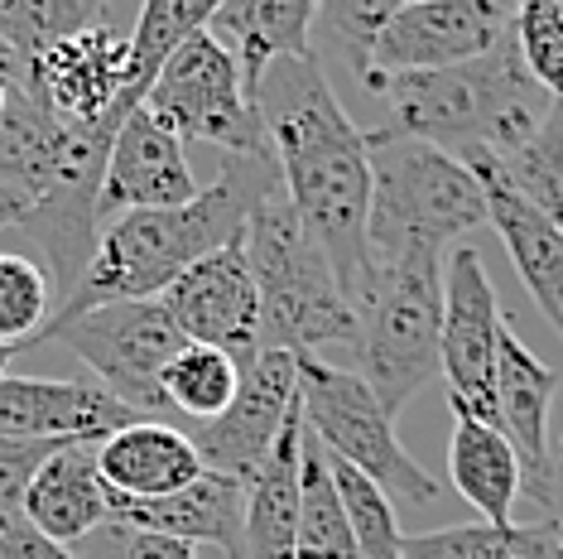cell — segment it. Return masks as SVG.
Masks as SVG:
<instances>
[{
	"label": "cell",
	"instance_id": "1",
	"mask_svg": "<svg viewBox=\"0 0 563 559\" xmlns=\"http://www.w3.org/2000/svg\"><path fill=\"white\" fill-rule=\"evenodd\" d=\"M261 125L265 145L279 169L289 208L299 212L309 232L347 289V299L362 309V299L376 285V261H371V145L366 131L342 111L318 54L279 58L265 73L261 92Z\"/></svg>",
	"mask_w": 563,
	"mask_h": 559
},
{
	"label": "cell",
	"instance_id": "2",
	"mask_svg": "<svg viewBox=\"0 0 563 559\" xmlns=\"http://www.w3.org/2000/svg\"><path fill=\"white\" fill-rule=\"evenodd\" d=\"M279 184V169L271 155H232L222 174L198 188L184 208H155V212H121L97 232V251L87 261L68 299L54 309V324H68L97 304L117 299H159L194 261L222 251L227 241L246 232V218L255 198Z\"/></svg>",
	"mask_w": 563,
	"mask_h": 559
},
{
	"label": "cell",
	"instance_id": "3",
	"mask_svg": "<svg viewBox=\"0 0 563 559\" xmlns=\"http://www.w3.org/2000/svg\"><path fill=\"white\" fill-rule=\"evenodd\" d=\"M121 121L73 125L58 121L30 87L10 83L5 111H0V184L15 188L30 202L20 227L44 246L48 275L58 285V304L78 289L97 251V194L107 169L111 140Z\"/></svg>",
	"mask_w": 563,
	"mask_h": 559
},
{
	"label": "cell",
	"instance_id": "4",
	"mask_svg": "<svg viewBox=\"0 0 563 559\" xmlns=\"http://www.w3.org/2000/svg\"><path fill=\"white\" fill-rule=\"evenodd\" d=\"M380 92H386L380 131L439 145L463 164H506L540 131L549 101H554L534 83V73L525 68L516 34L506 44H496L492 54L453 63V68L400 73Z\"/></svg>",
	"mask_w": 563,
	"mask_h": 559
},
{
	"label": "cell",
	"instance_id": "5",
	"mask_svg": "<svg viewBox=\"0 0 563 559\" xmlns=\"http://www.w3.org/2000/svg\"><path fill=\"white\" fill-rule=\"evenodd\" d=\"M241 237H246L251 275L261 289V348H279L294 358L303 352L318 358V348H338V342L356 348L362 314L338 285L323 246L303 232L285 188L275 184L255 198Z\"/></svg>",
	"mask_w": 563,
	"mask_h": 559
},
{
	"label": "cell",
	"instance_id": "6",
	"mask_svg": "<svg viewBox=\"0 0 563 559\" xmlns=\"http://www.w3.org/2000/svg\"><path fill=\"white\" fill-rule=\"evenodd\" d=\"M371 145V261H390L400 251H443L486 227L482 179L463 160L439 145L390 131H366Z\"/></svg>",
	"mask_w": 563,
	"mask_h": 559
},
{
	"label": "cell",
	"instance_id": "7",
	"mask_svg": "<svg viewBox=\"0 0 563 559\" xmlns=\"http://www.w3.org/2000/svg\"><path fill=\"white\" fill-rule=\"evenodd\" d=\"M356 314V376L376 391L386 415H400L443 372V251L415 246L376 261V285Z\"/></svg>",
	"mask_w": 563,
	"mask_h": 559
},
{
	"label": "cell",
	"instance_id": "8",
	"mask_svg": "<svg viewBox=\"0 0 563 559\" xmlns=\"http://www.w3.org/2000/svg\"><path fill=\"white\" fill-rule=\"evenodd\" d=\"M299 405L309 435L332 459L362 468L395 506H433L443 497V482L409 459V449L395 435V415H386V405L376 401V391L356 372L303 352Z\"/></svg>",
	"mask_w": 563,
	"mask_h": 559
},
{
	"label": "cell",
	"instance_id": "9",
	"mask_svg": "<svg viewBox=\"0 0 563 559\" xmlns=\"http://www.w3.org/2000/svg\"><path fill=\"white\" fill-rule=\"evenodd\" d=\"M40 342H63L73 358L92 366L97 386H107L121 405L174 425L169 401L159 391V376L188 338L178 333V324L169 319V309L159 299L97 304V309L78 314V319L44 328L30 348H40Z\"/></svg>",
	"mask_w": 563,
	"mask_h": 559
},
{
	"label": "cell",
	"instance_id": "10",
	"mask_svg": "<svg viewBox=\"0 0 563 559\" xmlns=\"http://www.w3.org/2000/svg\"><path fill=\"white\" fill-rule=\"evenodd\" d=\"M140 107L178 140H208L227 155H271L261 107L246 97L236 58L198 30L164 58Z\"/></svg>",
	"mask_w": 563,
	"mask_h": 559
},
{
	"label": "cell",
	"instance_id": "11",
	"mask_svg": "<svg viewBox=\"0 0 563 559\" xmlns=\"http://www.w3.org/2000/svg\"><path fill=\"white\" fill-rule=\"evenodd\" d=\"M516 34V0H409L371 40L362 83L380 92L400 73H433L482 58Z\"/></svg>",
	"mask_w": 563,
	"mask_h": 559
},
{
	"label": "cell",
	"instance_id": "12",
	"mask_svg": "<svg viewBox=\"0 0 563 559\" xmlns=\"http://www.w3.org/2000/svg\"><path fill=\"white\" fill-rule=\"evenodd\" d=\"M501 299L472 241H457L443 261V342L439 362L453 415H477L496 425V348H501Z\"/></svg>",
	"mask_w": 563,
	"mask_h": 559
},
{
	"label": "cell",
	"instance_id": "13",
	"mask_svg": "<svg viewBox=\"0 0 563 559\" xmlns=\"http://www.w3.org/2000/svg\"><path fill=\"white\" fill-rule=\"evenodd\" d=\"M10 83L30 87L58 121L73 125L125 121L140 107L131 87V30H117V24L58 40L34 63H24L20 78Z\"/></svg>",
	"mask_w": 563,
	"mask_h": 559
},
{
	"label": "cell",
	"instance_id": "14",
	"mask_svg": "<svg viewBox=\"0 0 563 559\" xmlns=\"http://www.w3.org/2000/svg\"><path fill=\"white\" fill-rule=\"evenodd\" d=\"M294 405H299V358L279 348H261L241 366L236 401L208 425H194L188 439H194L208 473L236 478L241 487H251L271 459L285 419L294 415Z\"/></svg>",
	"mask_w": 563,
	"mask_h": 559
},
{
	"label": "cell",
	"instance_id": "15",
	"mask_svg": "<svg viewBox=\"0 0 563 559\" xmlns=\"http://www.w3.org/2000/svg\"><path fill=\"white\" fill-rule=\"evenodd\" d=\"M188 342H208L222 348L246 366L261 352V289L251 275L246 237L227 241L222 251L194 261L184 275L159 295Z\"/></svg>",
	"mask_w": 563,
	"mask_h": 559
},
{
	"label": "cell",
	"instance_id": "16",
	"mask_svg": "<svg viewBox=\"0 0 563 559\" xmlns=\"http://www.w3.org/2000/svg\"><path fill=\"white\" fill-rule=\"evenodd\" d=\"M131 405H121L97 381H48V376H0V439L40 443H101L117 429L140 425Z\"/></svg>",
	"mask_w": 563,
	"mask_h": 559
},
{
	"label": "cell",
	"instance_id": "17",
	"mask_svg": "<svg viewBox=\"0 0 563 559\" xmlns=\"http://www.w3.org/2000/svg\"><path fill=\"white\" fill-rule=\"evenodd\" d=\"M198 198V179L184 160V140L135 107L121 121L111 140L107 169H101L97 218H121V212H155V208H184Z\"/></svg>",
	"mask_w": 563,
	"mask_h": 559
},
{
	"label": "cell",
	"instance_id": "18",
	"mask_svg": "<svg viewBox=\"0 0 563 559\" xmlns=\"http://www.w3.org/2000/svg\"><path fill=\"white\" fill-rule=\"evenodd\" d=\"M554 366L525 348L516 328H501L496 348V425L520 459V492L534 506H554V468H549V405H554Z\"/></svg>",
	"mask_w": 563,
	"mask_h": 559
},
{
	"label": "cell",
	"instance_id": "19",
	"mask_svg": "<svg viewBox=\"0 0 563 559\" xmlns=\"http://www.w3.org/2000/svg\"><path fill=\"white\" fill-rule=\"evenodd\" d=\"M472 174L482 179L486 194V222L496 227L510 265H516L520 285L530 289V299L540 304V314L559 328L563 338V227L540 212L520 188H510L496 160H472Z\"/></svg>",
	"mask_w": 563,
	"mask_h": 559
},
{
	"label": "cell",
	"instance_id": "20",
	"mask_svg": "<svg viewBox=\"0 0 563 559\" xmlns=\"http://www.w3.org/2000/svg\"><path fill=\"white\" fill-rule=\"evenodd\" d=\"M111 520L117 526H135L150 536H169L184 545H217L232 559H241V540H246V487L236 478L202 473L188 487L169 492V497H117L111 492Z\"/></svg>",
	"mask_w": 563,
	"mask_h": 559
},
{
	"label": "cell",
	"instance_id": "21",
	"mask_svg": "<svg viewBox=\"0 0 563 559\" xmlns=\"http://www.w3.org/2000/svg\"><path fill=\"white\" fill-rule=\"evenodd\" d=\"M24 520L63 550L111 520V487L97 473V443H63L24 492Z\"/></svg>",
	"mask_w": 563,
	"mask_h": 559
},
{
	"label": "cell",
	"instance_id": "22",
	"mask_svg": "<svg viewBox=\"0 0 563 559\" xmlns=\"http://www.w3.org/2000/svg\"><path fill=\"white\" fill-rule=\"evenodd\" d=\"M313 20H318V0H227L212 15L208 34L236 58L246 97L255 101L265 73L279 58L313 54V44H309Z\"/></svg>",
	"mask_w": 563,
	"mask_h": 559
},
{
	"label": "cell",
	"instance_id": "23",
	"mask_svg": "<svg viewBox=\"0 0 563 559\" xmlns=\"http://www.w3.org/2000/svg\"><path fill=\"white\" fill-rule=\"evenodd\" d=\"M97 473L117 497L150 502L188 487L202 473V459L188 429L169 425V419H140L97 443Z\"/></svg>",
	"mask_w": 563,
	"mask_h": 559
},
{
	"label": "cell",
	"instance_id": "24",
	"mask_svg": "<svg viewBox=\"0 0 563 559\" xmlns=\"http://www.w3.org/2000/svg\"><path fill=\"white\" fill-rule=\"evenodd\" d=\"M303 405L279 429L271 459L246 487V540L241 559H299V463H303Z\"/></svg>",
	"mask_w": 563,
	"mask_h": 559
},
{
	"label": "cell",
	"instance_id": "25",
	"mask_svg": "<svg viewBox=\"0 0 563 559\" xmlns=\"http://www.w3.org/2000/svg\"><path fill=\"white\" fill-rule=\"evenodd\" d=\"M448 478L463 497L477 506L482 520L506 526L520 497V459L501 435V425L477 415H453V439H448Z\"/></svg>",
	"mask_w": 563,
	"mask_h": 559
},
{
	"label": "cell",
	"instance_id": "26",
	"mask_svg": "<svg viewBox=\"0 0 563 559\" xmlns=\"http://www.w3.org/2000/svg\"><path fill=\"white\" fill-rule=\"evenodd\" d=\"M559 520H467L424 536H405V559H554L559 555Z\"/></svg>",
	"mask_w": 563,
	"mask_h": 559
},
{
	"label": "cell",
	"instance_id": "27",
	"mask_svg": "<svg viewBox=\"0 0 563 559\" xmlns=\"http://www.w3.org/2000/svg\"><path fill=\"white\" fill-rule=\"evenodd\" d=\"M236 386H241V362L222 348H208V342H184L159 376L174 425L178 419L208 425V419H217L236 401Z\"/></svg>",
	"mask_w": 563,
	"mask_h": 559
},
{
	"label": "cell",
	"instance_id": "28",
	"mask_svg": "<svg viewBox=\"0 0 563 559\" xmlns=\"http://www.w3.org/2000/svg\"><path fill=\"white\" fill-rule=\"evenodd\" d=\"M299 559H366L332 487L328 449L313 435H303L299 463Z\"/></svg>",
	"mask_w": 563,
	"mask_h": 559
},
{
	"label": "cell",
	"instance_id": "29",
	"mask_svg": "<svg viewBox=\"0 0 563 559\" xmlns=\"http://www.w3.org/2000/svg\"><path fill=\"white\" fill-rule=\"evenodd\" d=\"M101 24H117L107 0H0V44L15 54L20 68L40 58L44 48H54L58 40L101 30Z\"/></svg>",
	"mask_w": 563,
	"mask_h": 559
},
{
	"label": "cell",
	"instance_id": "30",
	"mask_svg": "<svg viewBox=\"0 0 563 559\" xmlns=\"http://www.w3.org/2000/svg\"><path fill=\"white\" fill-rule=\"evenodd\" d=\"M227 0H140V15L131 30V87L135 101H145L155 73L164 58L174 54L184 40H194L198 30H208L212 15Z\"/></svg>",
	"mask_w": 563,
	"mask_h": 559
},
{
	"label": "cell",
	"instance_id": "31",
	"mask_svg": "<svg viewBox=\"0 0 563 559\" xmlns=\"http://www.w3.org/2000/svg\"><path fill=\"white\" fill-rule=\"evenodd\" d=\"M54 319V275L48 265L0 251V342L30 352V342Z\"/></svg>",
	"mask_w": 563,
	"mask_h": 559
},
{
	"label": "cell",
	"instance_id": "32",
	"mask_svg": "<svg viewBox=\"0 0 563 559\" xmlns=\"http://www.w3.org/2000/svg\"><path fill=\"white\" fill-rule=\"evenodd\" d=\"M328 468H332V487H338V497H342V512H347V526H352L356 545H362V555L366 559H405V530H400V520H395L400 506H395L362 468L332 459V453H328Z\"/></svg>",
	"mask_w": 563,
	"mask_h": 559
},
{
	"label": "cell",
	"instance_id": "33",
	"mask_svg": "<svg viewBox=\"0 0 563 559\" xmlns=\"http://www.w3.org/2000/svg\"><path fill=\"white\" fill-rule=\"evenodd\" d=\"M510 188H520L540 212L563 227V101H549L540 131L501 164Z\"/></svg>",
	"mask_w": 563,
	"mask_h": 559
},
{
	"label": "cell",
	"instance_id": "34",
	"mask_svg": "<svg viewBox=\"0 0 563 559\" xmlns=\"http://www.w3.org/2000/svg\"><path fill=\"white\" fill-rule=\"evenodd\" d=\"M516 44L534 83L563 101V0H516Z\"/></svg>",
	"mask_w": 563,
	"mask_h": 559
},
{
	"label": "cell",
	"instance_id": "35",
	"mask_svg": "<svg viewBox=\"0 0 563 559\" xmlns=\"http://www.w3.org/2000/svg\"><path fill=\"white\" fill-rule=\"evenodd\" d=\"M405 6L409 0H318V15L332 24V34H338L342 44H347V58H352L356 78H362L371 40H376L380 24H386L395 10H405Z\"/></svg>",
	"mask_w": 563,
	"mask_h": 559
},
{
	"label": "cell",
	"instance_id": "36",
	"mask_svg": "<svg viewBox=\"0 0 563 559\" xmlns=\"http://www.w3.org/2000/svg\"><path fill=\"white\" fill-rule=\"evenodd\" d=\"M78 559H198V545H184V540H169V536H150V530L107 520V526L92 530V536L82 540Z\"/></svg>",
	"mask_w": 563,
	"mask_h": 559
},
{
	"label": "cell",
	"instance_id": "37",
	"mask_svg": "<svg viewBox=\"0 0 563 559\" xmlns=\"http://www.w3.org/2000/svg\"><path fill=\"white\" fill-rule=\"evenodd\" d=\"M63 443L40 439H0V512H24V492H30L34 473L54 459Z\"/></svg>",
	"mask_w": 563,
	"mask_h": 559
},
{
	"label": "cell",
	"instance_id": "38",
	"mask_svg": "<svg viewBox=\"0 0 563 559\" xmlns=\"http://www.w3.org/2000/svg\"><path fill=\"white\" fill-rule=\"evenodd\" d=\"M24 218H30V202H24L15 188L0 184V227H20Z\"/></svg>",
	"mask_w": 563,
	"mask_h": 559
},
{
	"label": "cell",
	"instance_id": "39",
	"mask_svg": "<svg viewBox=\"0 0 563 559\" xmlns=\"http://www.w3.org/2000/svg\"><path fill=\"white\" fill-rule=\"evenodd\" d=\"M20 348H10V342H0V376H5V366H10V358H15Z\"/></svg>",
	"mask_w": 563,
	"mask_h": 559
},
{
	"label": "cell",
	"instance_id": "40",
	"mask_svg": "<svg viewBox=\"0 0 563 559\" xmlns=\"http://www.w3.org/2000/svg\"><path fill=\"white\" fill-rule=\"evenodd\" d=\"M5 92H10V78L0 73V111H5Z\"/></svg>",
	"mask_w": 563,
	"mask_h": 559
},
{
	"label": "cell",
	"instance_id": "41",
	"mask_svg": "<svg viewBox=\"0 0 563 559\" xmlns=\"http://www.w3.org/2000/svg\"><path fill=\"white\" fill-rule=\"evenodd\" d=\"M559 463H563V435H559Z\"/></svg>",
	"mask_w": 563,
	"mask_h": 559
},
{
	"label": "cell",
	"instance_id": "42",
	"mask_svg": "<svg viewBox=\"0 0 563 559\" xmlns=\"http://www.w3.org/2000/svg\"><path fill=\"white\" fill-rule=\"evenodd\" d=\"M63 559H78V555H73V550H68V555H63Z\"/></svg>",
	"mask_w": 563,
	"mask_h": 559
},
{
	"label": "cell",
	"instance_id": "43",
	"mask_svg": "<svg viewBox=\"0 0 563 559\" xmlns=\"http://www.w3.org/2000/svg\"><path fill=\"white\" fill-rule=\"evenodd\" d=\"M554 559H563V545H559V555H554Z\"/></svg>",
	"mask_w": 563,
	"mask_h": 559
}]
</instances>
